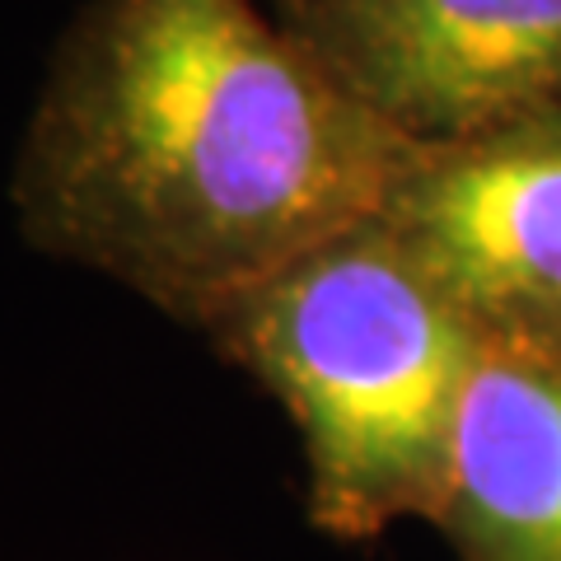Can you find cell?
Wrapping results in <instances>:
<instances>
[{"mask_svg": "<svg viewBox=\"0 0 561 561\" xmlns=\"http://www.w3.org/2000/svg\"><path fill=\"white\" fill-rule=\"evenodd\" d=\"M538 346H557L561 351V332H557V337H548V342H538Z\"/></svg>", "mask_w": 561, "mask_h": 561, "instance_id": "6", "label": "cell"}, {"mask_svg": "<svg viewBox=\"0 0 561 561\" xmlns=\"http://www.w3.org/2000/svg\"><path fill=\"white\" fill-rule=\"evenodd\" d=\"M379 216L486 337L561 332V108L421 146Z\"/></svg>", "mask_w": 561, "mask_h": 561, "instance_id": "4", "label": "cell"}, {"mask_svg": "<svg viewBox=\"0 0 561 561\" xmlns=\"http://www.w3.org/2000/svg\"><path fill=\"white\" fill-rule=\"evenodd\" d=\"M435 529L459 561H561V351L486 337Z\"/></svg>", "mask_w": 561, "mask_h": 561, "instance_id": "5", "label": "cell"}, {"mask_svg": "<svg viewBox=\"0 0 561 561\" xmlns=\"http://www.w3.org/2000/svg\"><path fill=\"white\" fill-rule=\"evenodd\" d=\"M421 146L253 0H84L14 150L28 249L197 328L375 220Z\"/></svg>", "mask_w": 561, "mask_h": 561, "instance_id": "1", "label": "cell"}, {"mask_svg": "<svg viewBox=\"0 0 561 561\" xmlns=\"http://www.w3.org/2000/svg\"><path fill=\"white\" fill-rule=\"evenodd\" d=\"M272 10L416 146L561 108V0H272Z\"/></svg>", "mask_w": 561, "mask_h": 561, "instance_id": "3", "label": "cell"}, {"mask_svg": "<svg viewBox=\"0 0 561 561\" xmlns=\"http://www.w3.org/2000/svg\"><path fill=\"white\" fill-rule=\"evenodd\" d=\"M197 332L290 412L313 529L365 542L435 519L486 332L383 216L234 290Z\"/></svg>", "mask_w": 561, "mask_h": 561, "instance_id": "2", "label": "cell"}]
</instances>
